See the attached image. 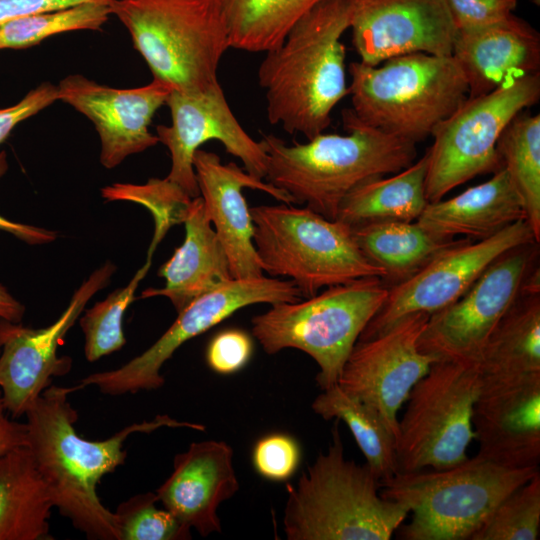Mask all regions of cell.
<instances>
[{
	"mask_svg": "<svg viewBox=\"0 0 540 540\" xmlns=\"http://www.w3.org/2000/svg\"><path fill=\"white\" fill-rule=\"evenodd\" d=\"M81 388L51 384L41 393L25 413L26 446L59 513L88 539L120 540L115 514L102 504L96 488L104 475L124 464L127 437L162 427L198 431L206 427L158 415L151 421L131 424L105 440H88L74 427L78 414L68 399Z\"/></svg>",
	"mask_w": 540,
	"mask_h": 540,
	"instance_id": "6da1fadb",
	"label": "cell"
},
{
	"mask_svg": "<svg viewBox=\"0 0 540 540\" xmlns=\"http://www.w3.org/2000/svg\"><path fill=\"white\" fill-rule=\"evenodd\" d=\"M348 0H322L302 15L258 69L267 118L307 140L323 133L335 106L348 94L345 46Z\"/></svg>",
	"mask_w": 540,
	"mask_h": 540,
	"instance_id": "7a4b0ae2",
	"label": "cell"
},
{
	"mask_svg": "<svg viewBox=\"0 0 540 540\" xmlns=\"http://www.w3.org/2000/svg\"><path fill=\"white\" fill-rule=\"evenodd\" d=\"M347 135L320 133L307 143L288 145L264 135L268 183L287 193L294 204L336 220L343 199L358 185L411 165L416 144L361 122L343 112Z\"/></svg>",
	"mask_w": 540,
	"mask_h": 540,
	"instance_id": "3957f363",
	"label": "cell"
},
{
	"mask_svg": "<svg viewBox=\"0 0 540 540\" xmlns=\"http://www.w3.org/2000/svg\"><path fill=\"white\" fill-rule=\"evenodd\" d=\"M336 419L327 451L297 484H287L283 530L288 540H389L409 514L382 497L380 479L345 457Z\"/></svg>",
	"mask_w": 540,
	"mask_h": 540,
	"instance_id": "277c9868",
	"label": "cell"
},
{
	"mask_svg": "<svg viewBox=\"0 0 540 540\" xmlns=\"http://www.w3.org/2000/svg\"><path fill=\"white\" fill-rule=\"evenodd\" d=\"M353 114L387 134L417 143L432 136L468 97V85L450 56L410 53L371 66L350 63Z\"/></svg>",
	"mask_w": 540,
	"mask_h": 540,
	"instance_id": "5b68a950",
	"label": "cell"
},
{
	"mask_svg": "<svg viewBox=\"0 0 540 540\" xmlns=\"http://www.w3.org/2000/svg\"><path fill=\"white\" fill-rule=\"evenodd\" d=\"M538 473L539 466L510 468L476 455L448 468L397 472L380 481V493L412 514L399 538L471 540L493 509Z\"/></svg>",
	"mask_w": 540,
	"mask_h": 540,
	"instance_id": "8992f818",
	"label": "cell"
},
{
	"mask_svg": "<svg viewBox=\"0 0 540 540\" xmlns=\"http://www.w3.org/2000/svg\"><path fill=\"white\" fill-rule=\"evenodd\" d=\"M109 4L154 80L184 93L219 85L218 66L230 45L217 0H111Z\"/></svg>",
	"mask_w": 540,
	"mask_h": 540,
	"instance_id": "52a82bcc",
	"label": "cell"
},
{
	"mask_svg": "<svg viewBox=\"0 0 540 540\" xmlns=\"http://www.w3.org/2000/svg\"><path fill=\"white\" fill-rule=\"evenodd\" d=\"M253 243L263 271L286 277L308 298L323 287L385 277L358 247L352 227L292 204L250 208Z\"/></svg>",
	"mask_w": 540,
	"mask_h": 540,
	"instance_id": "ba28073f",
	"label": "cell"
},
{
	"mask_svg": "<svg viewBox=\"0 0 540 540\" xmlns=\"http://www.w3.org/2000/svg\"><path fill=\"white\" fill-rule=\"evenodd\" d=\"M389 287L364 277L328 287L307 300L283 302L252 320V334L267 354L294 348L318 365L321 390L337 383L361 333L383 306Z\"/></svg>",
	"mask_w": 540,
	"mask_h": 540,
	"instance_id": "9c48e42d",
	"label": "cell"
},
{
	"mask_svg": "<svg viewBox=\"0 0 540 540\" xmlns=\"http://www.w3.org/2000/svg\"><path fill=\"white\" fill-rule=\"evenodd\" d=\"M478 364L434 362L411 389L396 434L398 472L443 469L468 458L480 391Z\"/></svg>",
	"mask_w": 540,
	"mask_h": 540,
	"instance_id": "30bf717a",
	"label": "cell"
},
{
	"mask_svg": "<svg viewBox=\"0 0 540 540\" xmlns=\"http://www.w3.org/2000/svg\"><path fill=\"white\" fill-rule=\"evenodd\" d=\"M540 98V73L507 79L466 100L434 130L427 151L426 197L442 199L470 179L502 168L497 141L512 119Z\"/></svg>",
	"mask_w": 540,
	"mask_h": 540,
	"instance_id": "8fae6325",
	"label": "cell"
},
{
	"mask_svg": "<svg viewBox=\"0 0 540 540\" xmlns=\"http://www.w3.org/2000/svg\"><path fill=\"white\" fill-rule=\"evenodd\" d=\"M302 297L288 279H232L191 302L178 313L166 332L147 350L124 365L83 378L80 385L96 386L107 395H123L141 390H155L165 380L160 370L186 341L199 336L243 307L267 303L295 302Z\"/></svg>",
	"mask_w": 540,
	"mask_h": 540,
	"instance_id": "7c38bea8",
	"label": "cell"
},
{
	"mask_svg": "<svg viewBox=\"0 0 540 540\" xmlns=\"http://www.w3.org/2000/svg\"><path fill=\"white\" fill-rule=\"evenodd\" d=\"M536 244L506 252L459 299L429 315L420 351L435 362L478 364L490 335L521 293Z\"/></svg>",
	"mask_w": 540,
	"mask_h": 540,
	"instance_id": "4fadbf2b",
	"label": "cell"
},
{
	"mask_svg": "<svg viewBox=\"0 0 540 540\" xmlns=\"http://www.w3.org/2000/svg\"><path fill=\"white\" fill-rule=\"evenodd\" d=\"M531 243L537 242L524 219L477 242L469 238L457 240L414 274L389 287L383 306L358 340L373 338L410 315H431L452 304L496 259L516 247Z\"/></svg>",
	"mask_w": 540,
	"mask_h": 540,
	"instance_id": "5bb4252c",
	"label": "cell"
},
{
	"mask_svg": "<svg viewBox=\"0 0 540 540\" xmlns=\"http://www.w3.org/2000/svg\"><path fill=\"white\" fill-rule=\"evenodd\" d=\"M115 270L110 261L96 269L75 291L64 312L47 327L30 328L0 318V393L6 411L13 417L25 415L53 377L70 371L72 360L58 357V346Z\"/></svg>",
	"mask_w": 540,
	"mask_h": 540,
	"instance_id": "9a60e30c",
	"label": "cell"
},
{
	"mask_svg": "<svg viewBox=\"0 0 540 540\" xmlns=\"http://www.w3.org/2000/svg\"><path fill=\"white\" fill-rule=\"evenodd\" d=\"M428 318L413 314L373 338L358 340L337 381L345 392L375 409L395 438L399 410L435 362L418 347Z\"/></svg>",
	"mask_w": 540,
	"mask_h": 540,
	"instance_id": "2e32d148",
	"label": "cell"
},
{
	"mask_svg": "<svg viewBox=\"0 0 540 540\" xmlns=\"http://www.w3.org/2000/svg\"><path fill=\"white\" fill-rule=\"evenodd\" d=\"M166 105L171 125L156 127L159 142L167 147L171 157L166 178L191 198L199 196L194 154L203 143L211 140L219 141L227 153L240 159L249 174L260 179L266 177L268 157L264 146L241 126L220 84L197 93L172 90Z\"/></svg>",
	"mask_w": 540,
	"mask_h": 540,
	"instance_id": "e0dca14e",
	"label": "cell"
},
{
	"mask_svg": "<svg viewBox=\"0 0 540 540\" xmlns=\"http://www.w3.org/2000/svg\"><path fill=\"white\" fill-rule=\"evenodd\" d=\"M360 62L376 66L404 54L452 55L457 29L446 0H348Z\"/></svg>",
	"mask_w": 540,
	"mask_h": 540,
	"instance_id": "ac0fdd59",
	"label": "cell"
},
{
	"mask_svg": "<svg viewBox=\"0 0 540 540\" xmlns=\"http://www.w3.org/2000/svg\"><path fill=\"white\" fill-rule=\"evenodd\" d=\"M57 88L59 100L94 124L105 168H114L159 142L149 126L155 112L166 104L172 91L168 85L153 79L141 87L119 89L73 74L63 78Z\"/></svg>",
	"mask_w": 540,
	"mask_h": 540,
	"instance_id": "d6986e66",
	"label": "cell"
},
{
	"mask_svg": "<svg viewBox=\"0 0 540 540\" xmlns=\"http://www.w3.org/2000/svg\"><path fill=\"white\" fill-rule=\"evenodd\" d=\"M472 426L480 457L510 468L539 466L540 372L482 375Z\"/></svg>",
	"mask_w": 540,
	"mask_h": 540,
	"instance_id": "ffe728a7",
	"label": "cell"
},
{
	"mask_svg": "<svg viewBox=\"0 0 540 540\" xmlns=\"http://www.w3.org/2000/svg\"><path fill=\"white\" fill-rule=\"evenodd\" d=\"M193 167L205 211L220 239L233 279L263 276L254 243V226L243 188L263 191L282 203L294 204L284 191L249 174L235 163H222L213 152L198 149Z\"/></svg>",
	"mask_w": 540,
	"mask_h": 540,
	"instance_id": "44dd1931",
	"label": "cell"
},
{
	"mask_svg": "<svg viewBox=\"0 0 540 540\" xmlns=\"http://www.w3.org/2000/svg\"><path fill=\"white\" fill-rule=\"evenodd\" d=\"M238 490L231 446L205 440L175 455L172 473L155 493L182 525L207 537L222 531L218 507Z\"/></svg>",
	"mask_w": 540,
	"mask_h": 540,
	"instance_id": "7402d4cb",
	"label": "cell"
},
{
	"mask_svg": "<svg viewBox=\"0 0 540 540\" xmlns=\"http://www.w3.org/2000/svg\"><path fill=\"white\" fill-rule=\"evenodd\" d=\"M452 56L464 73L468 97H476L509 78L539 73L540 35L512 14L490 25L457 30Z\"/></svg>",
	"mask_w": 540,
	"mask_h": 540,
	"instance_id": "603a6c76",
	"label": "cell"
},
{
	"mask_svg": "<svg viewBox=\"0 0 540 540\" xmlns=\"http://www.w3.org/2000/svg\"><path fill=\"white\" fill-rule=\"evenodd\" d=\"M184 224V242L158 271L165 280L164 287L148 288L140 296L167 297L177 313L233 279L226 251L200 196L192 199Z\"/></svg>",
	"mask_w": 540,
	"mask_h": 540,
	"instance_id": "cb8c5ba5",
	"label": "cell"
},
{
	"mask_svg": "<svg viewBox=\"0 0 540 540\" xmlns=\"http://www.w3.org/2000/svg\"><path fill=\"white\" fill-rule=\"evenodd\" d=\"M523 219L522 201L502 167L489 180L457 196L429 202L416 221L439 236L481 240Z\"/></svg>",
	"mask_w": 540,
	"mask_h": 540,
	"instance_id": "d4e9b609",
	"label": "cell"
},
{
	"mask_svg": "<svg viewBox=\"0 0 540 540\" xmlns=\"http://www.w3.org/2000/svg\"><path fill=\"white\" fill-rule=\"evenodd\" d=\"M53 502L27 446L0 460V540H46Z\"/></svg>",
	"mask_w": 540,
	"mask_h": 540,
	"instance_id": "484cf974",
	"label": "cell"
},
{
	"mask_svg": "<svg viewBox=\"0 0 540 540\" xmlns=\"http://www.w3.org/2000/svg\"><path fill=\"white\" fill-rule=\"evenodd\" d=\"M427 152L391 177L370 179L341 202L337 220L351 227L389 221H416L429 203L426 197Z\"/></svg>",
	"mask_w": 540,
	"mask_h": 540,
	"instance_id": "4316f807",
	"label": "cell"
},
{
	"mask_svg": "<svg viewBox=\"0 0 540 540\" xmlns=\"http://www.w3.org/2000/svg\"><path fill=\"white\" fill-rule=\"evenodd\" d=\"M483 376H515L540 372V291L522 288L482 351Z\"/></svg>",
	"mask_w": 540,
	"mask_h": 540,
	"instance_id": "83f0119b",
	"label": "cell"
},
{
	"mask_svg": "<svg viewBox=\"0 0 540 540\" xmlns=\"http://www.w3.org/2000/svg\"><path fill=\"white\" fill-rule=\"evenodd\" d=\"M363 254L385 272L383 280H405L457 240L439 236L417 221H389L352 227Z\"/></svg>",
	"mask_w": 540,
	"mask_h": 540,
	"instance_id": "f1b7e54d",
	"label": "cell"
},
{
	"mask_svg": "<svg viewBox=\"0 0 540 540\" xmlns=\"http://www.w3.org/2000/svg\"><path fill=\"white\" fill-rule=\"evenodd\" d=\"M311 408L325 420L338 419L348 426L366 464L380 481L398 472L395 435L375 409L337 383L322 390Z\"/></svg>",
	"mask_w": 540,
	"mask_h": 540,
	"instance_id": "f546056e",
	"label": "cell"
},
{
	"mask_svg": "<svg viewBox=\"0 0 540 540\" xmlns=\"http://www.w3.org/2000/svg\"><path fill=\"white\" fill-rule=\"evenodd\" d=\"M497 152L540 241V115L519 113L497 141Z\"/></svg>",
	"mask_w": 540,
	"mask_h": 540,
	"instance_id": "4dcf8cb0",
	"label": "cell"
},
{
	"mask_svg": "<svg viewBox=\"0 0 540 540\" xmlns=\"http://www.w3.org/2000/svg\"><path fill=\"white\" fill-rule=\"evenodd\" d=\"M230 48L266 53L282 43L300 18L295 0H217Z\"/></svg>",
	"mask_w": 540,
	"mask_h": 540,
	"instance_id": "1f68e13d",
	"label": "cell"
},
{
	"mask_svg": "<svg viewBox=\"0 0 540 540\" xmlns=\"http://www.w3.org/2000/svg\"><path fill=\"white\" fill-rule=\"evenodd\" d=\"M110 2H87L10 20L0 25V50L27 48L63 32L99 30L111 14Z\"/></svg>",
	"mask_w": 540,
	"mask_h": 540,
	"instance_id": "d6a6232c",
	"label": "cell"
},
{
	"mask_svg": "<svg viewBox=\"0 0 540 540\" xmlns=\"http://www.w3.org/2000/svg\"><path fill=\"white\" fill-rule=\"evenodd\" d=\"M150 266L151 259H147L126 286L111 292L104 300L87 309L79 319L85 338L84 353L89 362L111 354L125 345L123 317L134 301L135 292Z\"/></svg>",
	"mask_w": 540,
	"mask_h": 540,
	"instance_id": "836d02e7",
	"label": "cell"
},
{
	"mask_svg": "<svg viewBox=\"0 0 540 540\" xmlns=\"http://www.w3.org/2000/svg\"><path fill=\"white\" fill-rule=\"evenodd\" d=\"M101 194L108 201L135 202L150 211L155 230L147 252V259L152 258L158 244L172 226L184 223L193 199L167 178H152L141 185L114 183L104 187Z\"/></svg>",
	"mask_w": 540,
	"mask_h": 540,
	"instance_id": "e575fe53",
	"label": "cell"
},
{
	"mask_svg": "<svg viewBox=\"0 0 540 540\" xmlns=\"http://www.w3.org/2000/svg\"><path fill=\"white\" fill-rule=\"evenodd\" d=\"M540 532V473L507 495L471 540H537Z\"/></svg>",
	"mask_w": 540,
	"mask_h": 540,
	"instance_id": "d590c367",
	"label": "cell"
},
{
	"mask_svg": "<svg viewBox=\"0 0 540 540\" xmlns=\"http://www.w3.org/2000/svg\"><path fill=\"white\" fill-rule=\"evenodd\" d=\"M157 494H137L122 502L114 512L120 540H188L191 529L168 510L159 509Z\"/></svg>",
	"mask_w": 540,
	"mask_h": 540,
	"instance_id": "8d00e7d4",
	"label": "cell"
},
{
	"mask_svg": "<svg viewBox=\"0 0 540 540\" xmlns=\"http://www.w3.org/2000/svg\"><path fill=\"white\" fill-rule=\"evenodd\" d=\"M301 461L298 442L288 434L272 433L260 438L252 451V464L263 478L283 482L297 471Z\"/></svg>",
	"mask_w": 540,
	"mask_h": 540,
	"instance_id": "74e56055",
	"label": "cell"
},
{
	"mask_svg": "<svg viewBox=\"0 0 540 540\" xmlns=\"http://www.w3.org/2000/svg\"><path fill=\"white\" fill-rule=\"evenodd\" d=\"M253 353V340L242 329L219 331L208 343L206 362L211 370L221 375L234 374L243 369Z\"/></svg>",
	"mask_w": 540,
	"mask_h": 540,
	"instance_id": "f35d334b",
	"label": "cell"
},
{
	"mask_svg": "<svg viewBox=\"0 0 540 540\" xmlns=\"http://www.w3.org/2000/svg\"><path fill=\"white\" fill-rule=\"evenodd\" d=\"M457 30L490 25L508 18L517 0H446Z\"/></svg>",
	"mask_w": 540,
	"mask_h": 540,
	"instance_id": "ab89813d",
	"label": "cell"
},
{
	"mask_svg": "<svg viewBox=\"0 0 540 540\" xmlns=\"http://www.w3.org/2000/svg\"><path fill=\"white\" fill-rule=\"evenodd\" d=\"M59 100L56 85L45 82L29 91L18 103L0 109V144L20 122L32 117ZM7 168L4 153H0V176Z\"/></svg>",
	"mask_w": 540,
	"mask_h": 540,
	"instance_id": "60d3db41",
	"label": "cell"
},
{
	"mask_svg": "<svg viewBox=\"0 0 540 540\" xmlns=\"http://www.w3.org/2000/svg\"><path fill=\"white\" fill-rule=\"evenodd\" d=\"M98 1L111 0H0V25L20 17Z\"/></svg>",
	"mask_w": 540,
	"mask_h": 540,
	"instance_id": "b9f144b4",
	"label": "cell"
},
{
	"mask_svg": "<svg viewBox=\"0 0 540 540\" xmlns=\"http://www.w3.org/2000/svg\"><path fill=\"white\" fill-rule=\"evenodd\" d=\"M0 393V460L12 450L26 446V425L11 420Z\"/></svg>",
	"mask_w": 540,
	"mask_h": 540,
	"instance_id": "7bdbcfd3",
	"label": "cell"
},
{
	"mask_svg": "<svg viewBox=\"0 0 540 540\" xmlns=\"http://www.w3.org/2000/svg\"><path fill=\"white\" fill-rule=\"evenodd\" d=\"M0 231L7 232L30 245L50 243L57 237V233L53 230L15 222L7 219L1 214Z\"/></svg>",
	"mask_w": 540,
	"mask_h": 540,
	"instance_id": "ee69618b",
	"label": "cell"
},
{
	"mask_svg": "<svg viewBox=\"0 0 540 540\" xmlns=\"http://www.w3.org/2000/svg\"><path fill=\"white\" fill-rule=\"evenodd\" d=\"M25 308L17 299H15L5 286L0 284V318L13 322L20 323Z\"/></svg>",
	"mask_w": 540,
	"mask_h": 540,
	"instance_id": "f6af8a7d",
	"label": "cell"
},
{
	"mask_svg": "<svg viewBox=\"0 0 540 540\" xmlns=\"http://www.w3.org/2000/svg\"><path fill=\"white\" fill-rule=\"evenodd\" d=\"M321 1L322 0H295L296 9L299 17L304 15Z\"/></svg>",
	"mask_w": 540,
	"mask_h": 540,
	"instance_id": "bcb514c9",
	"label": "cell"
}]
</instances>
